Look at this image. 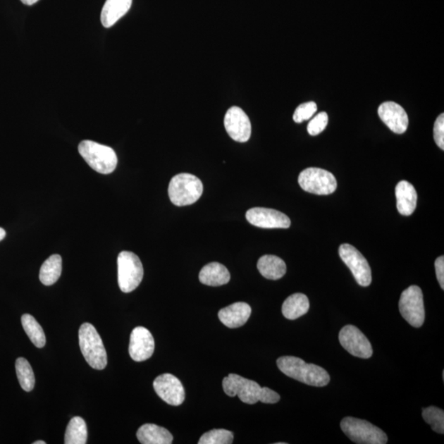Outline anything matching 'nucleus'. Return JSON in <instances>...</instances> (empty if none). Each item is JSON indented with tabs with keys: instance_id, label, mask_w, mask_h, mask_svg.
Returning <instances> with one entry per match:
<instances>
[{
	"instance_id": "f257e3e1",
	"label": "nucleus",
	"mask_w": 444,
	"mask_h": 444,
	"mask_svg": "<svg viewBox=\"0 0 444 444\" xmlns=\"http://www.w3.org/2000/svg\"><path fill=\"white\" fill-rule=\"evenodd\" d=\"M281 372L291 378L314 387H324L330 382L326 370L314 364H307L298 357H283L276 362Z\"/></svg>"
},
{
	"instance_id": "f03ea898",
	"label": "nucleus",
	"mask_w": 444,
	"mask_h": 444,
	"mask_svg": "<svg viewBox=\"0 0 444 444\" xmlns=\"http://www.w3.org/2000/svg\"><path fill=\"white\" fill-rule=\"evenodd\" d=\"M79 345L87 362L93 369H104L107 365V354L101 335L91 323H83L78 332Z\"/></svg>"
},
{
	"instance_id": "7ed1b4c3",
	"label": "nucleus",
	"mask_w": 444,
	"mask_h": 444,
	"mask_svg": "<svg viewBox=\"0 0 444 444\" xmlns=\"http://www.w3.org/2000/svg\"><path fill=\"white\" fill-rule=\"evenodd\" d=\"M78 152L88 166L100 174H111L116 170L118 158L110 147L85 140L79 143Z\"/></svg>"
},
{
	"instance_id": "20e7f679",
	"label": "nucleus",
	"mask_w": 444,
	"mask_h": 444,
	"mask_svg": "<svg viewBox=\"0 0 444 444\" xmlns=\"http://www.w3.org/2000/svg\"><path fill=\"white\" fill-rule=\"evenodd\" d=\"M204 192V185L197 176L187 173L172 178L168 194L173 204L178 206L194 204Z\"/></svg>"
},
{
	"instance_id": "39448f33",
	"label": "nucleus",
	"mask_w": 444,
	"mask_h": 444,
	"mask_svg": "<svg viewBox=\"0 0 444 444\" xmlns=\"http://www.w3.org/2000/svg\"><path fill=\"white\" fill-rule=\"evenodd\" d=\"M340 428L350 440L358 444H385L388 436L381 428L371 423L354 417H345L340 421Z\"/></svg>"
},
{
	"instance_id": "423d86ee",
	"label": "nucleus",
	"mask_w": 444,
	"mask_h": 444,
	"mask_svg": "<svg viewBox=\"0 0 444 444\" xmlns=\"http://www.w3.org/2000/svg\"><path fill=\"white\" fill-rule=\"evenodd\" d=\"M118 283L123 292L130 293L140 285L143 278V266L137 255L123 251L118 256Z\"/></svg>"
},
{
	"instance_id": "0eeeda50",
	"label": "nucleus",
	"mask_w": 444,
	"mask_h": 444,
	"mask_svg": "<svg viewBox=\"0 0 444 444\" xmlns=\"http://www.w3.org/2000/svg\"><path fill=\"white\" fill-rule=\"evenodd\" d=\"M302 190L317 195H328L337 190L338 182L332 173L310 167L300 173L298 179Z\"/></svg>"
},
{
	"instance_id": "6e6552de",
	"label": "nucleus",
	"mask_w": 444,
	"mask_h": 444,
	"mask_svg": "<svg viewBox=\"0 0 444 444\" xmlns=\"http://www.w3.org/2000/svg\"><path fill=\"white\" fill-rule=\"evenodd\" d=\"M399 310L403 319L414 328H421L426 319L423 293L417 285L405 290L399 300Z\"/></svg>"
},
{
	"instance_id": "1a4fd4ad",
	"label": "nucleus",
	"mask_w": 444,
	"mask_h": 444,
	"mask_svg": "<svg viewBox=\"0 0 444 444\" xmlns=\"http://www.w3.org/2000/svg\"><path fill=\"white\" fill-rule=\"evenodd\" d=\"M222 386L229 397L238 396L246 404L253 405L261 402L263 396L264 388H261L258 383L235 374H230L224 378Z\"/></svg>"
},
{
	"instance_id": "9d476101",
	"label": "nucleus",
	"mask_w": 444,
	"mask_h": 444,
	"mask_svg": "<svg viewBox=\"0 0 444 444\" xmlns=\"http://www.w3.org/2000/svg\"><path fill=\"white\" fill-rule=\"evenodd\" d=\"M339 255L345 265L352 271L355 280L359 285L366 288L371 284V269L366 259L358 249L349 244H343L340 246Z\"/></svg>"
},
{
	"instance_id": "9b49d317",
	"label": "nucleus",
	"mask_w": 444,
	"mask_h": 444,
	"mask_svg": "<svg viewBox=\"0 0 444 444\" xmlns=\"http://www.w3.org/2000/svg\"><path fill=\"white\" fill-rule=\"evenodd\" d=\"M339 342L343 347L355 357L369 359L373 355V347L362 331L353 325H347L340 331Z\"/></svg>"
},
{
	"instance_id": "f8f14e48",
	"label": "nucleus",
	"mask_w": 444,
	"mask_h": 444,
	"mask_svg": "<svg viewBox=\"0 0 444 444\" xmlns=\"http://www.w3.org/2000/svg\"><path fill=\"white\" fill-rule=\"evenodd\" d=\"M155 392L163 401L178 407L184 402L185 393L180 379L171 374L159 375L153 382Z\"/></svg>"
},
{
	"instance_id": "ddd939ff",
	"label": "nucleus",
	"mask_w": 444,
	"mask_h": 444,
	"mask_svg": "<svg viewBox=\"0 0 444 444\" xmlns=\"http://www.w3.org/2000/svg\"><path fill=\"white\" fill-rule=\"evenodd\" d=\"M246 219L251 225L264 229H288L291 222L288 216L279 211L264 207H254L246 212Z\"/></svg>"
},
{
	"instance_id": "4468645a",
	"label": "nucleus",
	"mask_w": 444,
	"mask_h": 444,
	"mask_svg": "<svg viewBox=\"0 0 444 444\" xmlns=\"http://www.w3.org/2000/svg\"><path fill=\"white\" fill-rule=\"evenodd\" d=\"M224 125L232 140L238 142H246L251 137L252 127L249 118L238 106H232L227 111Z\"/></svg>"
},
{
	"instance_id": "2eb2a0df",
	"label": "nucleus",
	"mask_w": 444,
	"mask_h": 444,
	"mask_svg": "<svg viewBox=\"0 0 444 444\" xmlns=\"http://www.w3.org/2000/svg\"><path fill=\"white\" fill-rule=\"evenodd\" d=\"M155 350V342L150 331L143 327L132 330L130 335V354L137 362H145L152 357Z\"/></svg>"
},
{
	"instance_id": "dca6fc26",
	"label": "nucleus",
	"mask_w": 444,
	"mask_h": 444,
	"mask_svg": "<svg viewBox=\"0 0 444 444\" xmlns=\"http://www.w3.org/2000/svg\"><path fill=\"white\" fill-rule=\"evenodd\" d=\"M378 116L390 130L397 135H402L407 130L409 118L406 111L393 101H386L380 105Z\"/></svg>"
},
{
	"instance_id": "f3484780",
	"label": "nucleus",
	"mask_w": 444,
	"mask_h": 444,
	"mask_svg": "<svg viewBox=\"0 0 444 444\" xmlns=\"http://www.w3.org/2000/svg\"><path fill=\"white\" fill-rule=\"evenodd\" d=\"M252 309L250 306L245 302L232 304L218 313L221 322L229 328H237L244 326L249 320Z\"/></svg>"
},
{
	"instance_id": "a211bd4d",
	"label": "nucleus",
	"mask_w": 444,
	"mask_h": 444,
	"mask_svg": "<svg viewBox=\"0 0 444 444\" xmlns=\"http://www.w3.org/2000/svg\"><path fill=\"white\" fill-rule=\"evenodd\" d=\"M395 194L399 214L411 216L416 210L417 204V192L414 187L408 181H400L395 189Z\"/></svg>"
},
{
	"instance_id": "6ab92c4d",
	"label": "nucleus",
	"mask_w": 444,
	"mask_h": 444,
	"mask_svg": "<svg viewBox=\"0 0 444 444\" xmlns=\"http://www.w3.org/2000/svg\"><path fill=\"white\" fill-rule=\"evenodd\" d=\"M132 0H106L101 10V21L104 27L109 28L130 9Z\"/></svg>"
},
{
	"instance_id": "aec40b11",
	"label": "nucleus",
	"mask_w": 444,
	"mask_h": 444,
	"mask_svg": "<svg viewBox=\"0 0 444 444\" xmlns=\"http://www.w3.org/2000/svg\"><path fill=\"white\" fill-rule=\"evenodd\" d=\"M138 441L142 444H171L172 434L166 428L154 424H143L137 432Z\"/></svg>"
},
{
	"instance_id": "412c9836",
	"label": "nucleus",
	"mask_w": 444,
	"mask_h": 444,
	"mask_svg": "<svg viewBox=\"0 0 444 444\" xmlns=\"http://www.w3.org/2000/svg\"><path fill=\"white\" fill-rule=\"evenodd\" d=\"M230 280L228 269L216 261L206 264L200 271V283L206 285L220 286L228 283Z\"/></svg>"
},
{
	"instance_id": "4be33fe9",
	"label": "nucleus",
	"mask_w": 444,
	"mask_h": 444,
	"mask_svg": "<svg viewBox=\"0 0 444 444\" xmlns=\"http://www.w3.org/2000/svg\"><path fill=\"white\" fill-rule=\"evenodd\" d=\"M257 266L261 275L269 280L280 279L286 273L285 261L275 255L261 257Z\"/></svg>"
},
{
	"instance_id": "5701e85b",
	"label": "nucleus",
	"mask_w": 444,
	"mask_h": 444,
	"mask_svg": "<svg viewBox=\"0 0 444 444\" xmlns=\"http://www.w3.org/2000/svg\"><path fill=\"white\" fill-rule=\"evenodd\" d=\"M309 300L304 294L295 293L289 296L283 304L284 317L290 320H295L308 313Z\"/></svg>"
},
{
	"instance_id": "b1692460",
	"label": "nucleus",
	"mask_w": 444,
	"mask_h": 444,
	"mask_svg": "<svg viewBox=\"0 0 444 444\" xmlns=\"http://www.w3.org/2000/svg\"><path fill=\"white\" fill-rule=\"evenodd\" d=\"M62 273V258L61 255L49 257L39 270V280L44 285H51L61 278Z\"/></svg>"
},
{
	"instance_id": "393cba45",
	"label": "nucleus",
	"mask_w": 444,
	"mask_h": 444,
	"mask_svg": "<svg viewBox=\"0 0 444 444\" xmlns=\"http://www.w3.org/2000/svg\"><path fill=\"white\" fill-rule=\"evenodd\" d=\"M87 440L86 422L81 417H73L68 424L64 437L66 444H85Z\"/></svg>"
},
{
	"instance_id": "a878e982",
	"label": "nucleus",
	"mask_w": 444,
	"mask_h": 444,
	"mask_svg": "<svg viewBox=\"0 0 444 444\" xmlns=\"http://www.w3.org/2000/svg\"><path fill=\"white\" fill-rule=\"evenodd\" d=\"M22 325L25 333H27L32 343L38 348H42L46 345V335H44L42 326L37 323L31 314L22 316Z\"/></svg>"
},
{
	"instance_id": "bb28decb",
	"label": "nucleus",
	"mask_w": 444,
	"mask_h": 444,
	"mask_svg": "<svg viewBox=\"0 0 444 444\" xmlns=\"http://www.w3.org/2000/svg\"><path fill=\"white\" fill-rule=\"evenodd\" d=\"M15 366H16L17 376L22 388L24 391L31 392L36 382L31 364L26 359L20 357L16 360Z\"/></svg>"
},
{
	"instance_id": "cd10ccee",
	"label": "nucleus",
	"mask_w": 444,
	"mask_h": 444,
	"mask_svg": "<svg viewBox=\"0 0 444 444\" xmlns=\"http://www.w3.org/2000/svg\"><path fill=\"white\" fill-rule=\"evenodd\" d=\"M233 440V433L223 428H216L202 434L199 444H230Z\"/></svg>"
},
{
	"instance_id": "c85d7f7f",
	"label": "nucleus",
	"mask_w": 444,
	"mask_h": 444,
	"mask_svg": "<svg viewBox=\"0 0 444 444\" xmlns=\"http://www.w3.org/2000/svg\"><path fill=\"white\" fill-rule=\"evenodd\" d=\"M422 417L433 431L438 433H444V412L436 407L423 409Z\"/></svg>"
},
{
	"instance_id": "c756f323",
	"label": "nucleus",
	"mask_w": 444,
	"mask_h": 444,
	"mask_svg": "<svg viewBox=\"0 0 444 444\" xmlns=\"http://www.w3.org/2000/svg\"><path fill=\"white\" fill-rule=\"evenodd\" d=\"M317 110V104L314 101L301 104V105L295 109L293 120L295 123H298L308 121L314 116Z\"/></svg>"
},
{
	"instance_id": "7c9ffc66",
	"label": "nucleus",
	"mask_w": 444,
	"mask_h": 444,
	"mask_svg": "<svg viewBox=\"0 0 444 444\" xmlns=\"http://www.w3.org/2000/svg\"><path fill=\"white\" fill-rule=\"evenodd\" d=\"M328 123V116L326 112H320L310 121L308 125V132L311 136L319 135L322 132Z\"/></svg>"
},
{
	"instance_id": "2f4dec72",
	"label": "nucleus",
	"mask_w": 444,
	"mask_h": 444,
	"mask_svg": "<svg viewBox=\"0 0 444 444\" xmlns=\"http://www.w3.org/2000/svg\"><path fill=\"white\" fill-rule=\"evenodd\" d=\"M433 140L442 150H444V115L438 116L433 126Z\"/></svg>"
},
{
	"instance_id": "473e14b6",
	"label": "nucleus",
	"mask_w": 444,
	"mask_h": 444,
	"mask_svg": "<svg viewBox=\"0 0 444 444\" xmlns=\"http://www.w3.org/2000/svg\"><path fill=\"white\" fill-rule=\"evenodd\" d=\"M436 276L439 285L444 290V257L440 256L436 261Z\"/></svg>"
},
{
	"instance_id": "72a5a7b5",
	"label": "nucleus",
	"mask_w": 444,
	"mask_h": 444,
	"mask_svg": "<svg viewBox=\"0 0 444 444\" xmlns=\"http://www.w3.org/2000/svg\"><path fill=\"white\" fill-rule=\"evenodd\" d=\"M22 3L26 5H32L39 1V0H21Z\"/></svg>"
},
{
	"instance_id": "f704fd0d",
	"label": "nucleus",
	"mask_w": 444,
	"mask_h": 444,
	"mask_svg": "<svg viewBox=\"0 0 444 444\" xmlns=\"http://www.w3.org/2000/svg\"><path fill=\"white\" fill-rule=\"evenodd\" d=\"M6 236V231L0 227V241L3 240Z\"/></svg>"
},
{
	"instance_id": "c9c22d12",
	"label": "nucleus",
	"mask_w": 444,
	"mask_h": 444,
	"mask_svg": "<svg viewBox=\"0 0 444 444\" xmlns=\"http://www.w3.org/2000/svg\"><path fill=\"white\" fill-rule=\"evenodd\" d=\"M33 444H46V442L42 441V440H39V441L34 442Z\"/></svg>"
}]
</instances>
